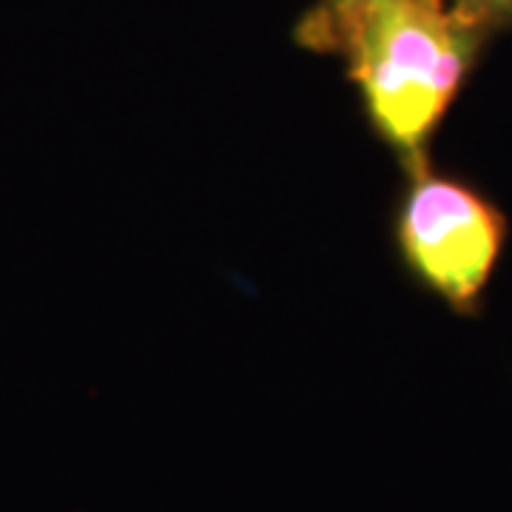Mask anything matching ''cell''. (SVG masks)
Wrapping results in <instances>:
<instances>
[{
	"instance_id": "277c9868",
	"label": "cell",
	"mask_w": 512,
	"mask_h": 512,
	"mask_svg": "<svg viewBox=\"0 0 512 512\" xmlns=\"http://www.w3.org/2000/svg\"><path fill=\"white\" fill-rule=\"evenodd\" d=\"M367 3H373V0H328L325 12H348V9H359Z\"/></svg>"
},
{
	"instance_id": "7a4b0ae2",
	"label": "cell",
	"mask_w": 512,
	"mask_h": 512,
	"mask_svg": "<svg viewBox=\"0 0 512 512\" xmlns=\"http://www.w3.org/2000/svg\"><path fill=\"white\" fill-rule=\"evenodd\" d=\"M507 239V220L467 183L413 174L399 211V248L413 274L456 308L473 311Z\"/></svg>"
},
{
	"instance_id": "3957f363",
	"label": "cell",
	"mask_w": 512,
	"mask_h": 512,
	"mask_svg": "<svg viewBox=\"0 0 512 512\" xmlns=\"http://www.w3.org/2000/svg\"><path fill=\"white\" fill-rule=\"evenodd\" d=\"M464 12L487 23L490 29L512 23V0H453Z\"/></svg>"
},
{
	"instance_id": "6da1fadb",
	"label": "cell",
	"mask_w": 512,
	"mask_h": 512,
	"mask_svg": "<svg viewBox=\"0 0 512 512\" xmlns=\"http://www.w3.org/2000/svg\"><path fill=\"white\" fill-rule=\"evenodd\" d=\"M493 29L453 0H373L348 12H316L305 43L350 60L367 117L413 174Z\"/></svg>"
}]
</instances>
